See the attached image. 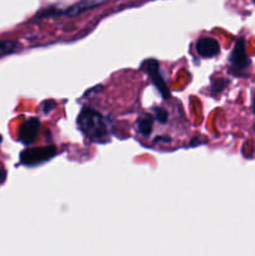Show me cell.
I'll return each instance as SVG.
<instances>
[{"mask_svg":"<svg viewBox=\"0 0 255 256\" xmlns=\"http://www.w3.org/2000/svg\"><path fill=\"white\" fill-rule=\"evenodd\" d=\"M78 124L85 136L89 138L92 142H100L109 134L108 124L105 122L104 118L99 112H94L89 108H85L80 112L79 118H78Z\"/></svg>","mask_w":255,"mask_h":256,"instance_id":"1","label":"cell"},{"mask_svg":"<svg viewBox=\"0 0 255 256\" xmlns=\"http://www.w3.org/2000/svg\"><path fill=\"white\" fill-rule=\"evenodd\" d=\"M250 64H252V62H250L249 56L246 55V50H245V40L240 38L235 42L234 49H232V54H230V72L234 75H245L246 70L249 69Z\"/></svg>","mask_w":255,"mask_h":256,"instance_id":"2","label":"cell"},{"mask_svg":"<svg viewBox=\"0 0 255 256\" xmlns=\"http://www.w3.org/2000/svg\"><path fill=\"white\" fill-rule=\"evenodd\" d=\"M55 154H56V149L54 146L26 149L20 154V162L28 166H34V165H39L48 162Z\"/></svg>","mask_w":255,"mask_h":256,"instance_id":"3","label":"cell"},{"mask_svg":"<svg viewBox=\"0 0 255 256\" xmlns=\"http://www.w3.org/2000/svg\"><path fill=\"white\" fill-rule=\"evenodd\" d=\"M142 69L149 75L152 82L155 84V86L159 89L160 94L162 95V98H164V99H169L170 98L169 90H168L166 84H165L164 79H162V72H160V68L156 60L154 59L145 60L142 65Z\"/></svg>","mask_w":255,"mask_h":256,"instance_id":"4","label":"cell"},{"mask_svg":"<svg viewBox=\"0 0 255 256\" xmlns=\"http://www.w3.org/2000/svg\"><path fill=\"white\" fill-rule=\"evenodd\" d=\"M40 130V122L36 118H32L22 124L19 132V140L25 145H29L36 139Z\"/></svg>","mask_w":255,"mask_h":256,"instance_id":"5","label":"cell"},{"mask_svg":"<svg viewBox=\"0 0 255 256\" xmlns=\"http://www.w3.org/2000/svg\"><path fill=\"white\" fill-rule=\"evenodd\" d=\"M196 52L202 58H212L219 54V42L214 38H200L196 42Z\"/></svg>","mask_w":255,"mask_h":256,"instance_id":"6","label":"cell"},{"mask_svg":"<svg viewBox=\"0 0 255 256\" xmlns=\"http://www.w3.org/2000/svg\"><path fill=\"white\" fill-rule=\"evenodd\" d=\"M152 125H154V118L150 115H142L138 119L136 129L142 136H149L152 132Z\"/></svg>","mask_w":255,"mask_h":256,"instance_id":"7","label":"cell"},{"mask_svg":"<svg viewBox=\"0 0 255 256\" xmlns=\"http://www.w3.org/2000/svg\"><path fill=\"white\" fill-rule=\"evenodd\" d=\"M102 2V0H82V2H78V4L72 5V6L68 10L66 14L69 15L80 14V12H85L86 9H90V8L95 6L96 4H100Z\"/></svg>","mask_w":255,"mask_h":256,"instance_id":"8","label":"cell"},{"mask_svg":"<svg viewBox=\"0 0 255 256\" xmlns=\"http://www.w3.org/2000/svg\"><path fill=\"white\" fill-rule=\"evenodd\" d=\"M226 84H228V80L222 79V78H218L216 80H214V82H212V92H220L225 86H226Z\"/></svg>","mask_w":255,"mask_h":256,"instance_id":"9","label":"cell"},{"mask_svg":"<svg viewBox=\"0 0 255 256\" xmlns=\"http://www.w3.org/2000/svg\"><path fill=\"white\" fill-rule=\"evenodd\" d=\"M155 119L160 122V124H165L168 122V112L166 110L158 108L155 109Z\"/></svg>","mask_w":255,"mask_h":256,"instance_id":"10","label":"cell"},{"mask_svg":"<svg viewBox=\"0 0 255 256\" xmlns=\"http://www.w3.org/2000/svg\"><path fill=\"white\" fill-rule=\"evenodd\" d=\"M14 44L12 42H0V52H8V50H12Z\"/></svg>","mask_w":255,"mask_h":256,"instance_id":"11","label":"cell"},{"mask_svg":"<svg viewBox=\"0 0 255 256\" xmlns=\"http://www.w3.org/2000/svg\"><path fill=\"white\" fill-rule=\"evenodd\" d=\"M5 175H6L5 170H0V182H4V180H5Z\"/></svg>","mask_w":255,"mask_h":256,"instance_id":"12","label":"cell"},{"mask_svg":"<svg viewBox=\"0 0 255 256\" xmlns=\"http://www.w3.org/2000/svg\"><path fill=\"white\" fill-rule=\"evenodd\" d=\"M252 110H254V114H255V98H254V102H252Z\"/></svg>","mask_w":255,"mask_h":256,"instance_id":"13","label":"cell"}]
</instances>
